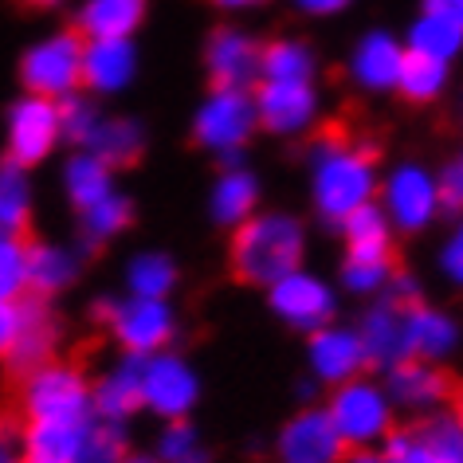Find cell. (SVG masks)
<instances>
[{
  "label": "cell",
  "mask_w": 463,
  "mask_h": 463,
  "mask_svg": "<svg viewBox=\"0 0 463 463\" xmlns=\"http://www.w3.org/2000/svg\"><path fill=\"white\" fill-rule=\"evenodd\" d=\"M377 196V154L357 146L342 122L315 137V208L322 220L342 224L354 208Z\"/></svg>",
  "instance_id": "6da1fadb"
},
{
  "label": "cell",
  "mask_w": 463,
  "mask_h": 463,
  "mask_svg": "<svg viewBox=\"0 0 463 463\" xmlns=\"http://www.w3.org/2000/svg\"><path fill=\"white\" fill-rule=\"evenodd\" d=\"M307 228L287 213H251L232 228V271L251 287H271L287 271L303 268Z\"/></svg>",
  "instance_id": "7a4b0ae2"
},
{
  "label": "cell",
  "mask_w": 463,
  "mask_h": 463,
  "mask_svg": "<svg viewBox=\"0 0 463 463\" xmlns=\"http://www.w3.org/2000/svg\"><path fill=\"white\" fill-rule=\"evenodd\" d=\"M322 409H326L345 451H373L397 428V409H392L385 385L369 373H357L342 385H334L330 397L322 401Z\"/></svg>",
  "instance_id": "3957f363"
},
{
  "label": "cell",
  "mask_w": 463,
  "mask_h": 463,
  "mask_svg": "<svg viewBox=\"0 0 463 463\" xmlns=\"http://www.w3.org/2000/svg\"><path fill=\"white\" fill-rule=\"evenodd\" d=\"M24 420H52V424H87L90 416V377L71 362H43L24 373L20 389Z\"/></svg>",
  "instance_id": "277c9868"
},
{
  "label": "cell",
  "mask_w": 463,
  "mask_h": 463,
  "mask_svg": "<svg viewBox=\"0 0 463 463\" xmlns=\"http://www.w3.org/2000/svg\"><path fill=\"white\" fill-rule=\"evenodd\" d=\"M99 315L126 357H149L157 350H169L173 338H177V310H173L169 298L122 295L107 298Z\"/></svg>",
  "instance_id": "5b68a950"
},
{
  "label": "cell",
  "mask_w": 463,
  "mask_h": 463,
  "mask_svg": "<svg viewBox=\"0 0 463 463\" xmlns=\"http://www.w3.org/2000/svg\"><path fill=\"white\" fill-rule=\"evenodd\" d=\"M137 381H142V412H154L157 420H189L204 392L196 365L173 345L142 357Z\"/></svg>",
  "instance_id": "8992f818"
},
{
  "label": "cell",
  "mask_w": 463,
  "mask_h": 463,
  "mask_svg": "<svg viewBox=\"0 0 463 463\" xmlns=\"http://www.w3.org/2000/svg\"><path fill=\"white\" fill-rule=\"evenodd\" d=\"M377 463H463L459 412L448 404L432 416H420L416 428H392L377 448Z\"/></svg>",
  "instance_id": "52a82bcc"
},
{
  "label": "cell",
  "mask_w": 463,
  "mask_h": 463,
  "mask_svg": "<svg viewBox=\"0 0 463 463\" xmlns=\"http://www.w3.org/2000/svg\"><path fill=\"white\" fill-rule=\"evenodd\" d=\"M83 43H87V36L79 28L36 43V48L24 55V63H20V79H24L28 95L52 99V102L75 95V90L83 87Z\"/></svg>",
  "instance_id": "ba28073f"
},
{
  "label": "cell",
  "mask_w": 463,
  "mask_h": 463,
  "mask_svg": "<svg viewBox=\"0 0 463 463\" xmlns=\"http://www.w3.org/2000/svg\"><path fill=\"white\" fill-rule=\"evenodd\" d=\"M268 307L287 330L315 334L318 326H326L338 315V291L322 275L295 268L268 287Z\"/></svg>",
  "instance_id": "9c48e42d"
},
{
  "label": "cell",
  "mask_w": 463,
  "mask_h": 463,
  "mask_svg": "<svg viewBox=\"0 0 463 463\" xmlns=\"http://www.w3.org/2000/svg\"><path fill=\"white\" fill-rule=\"evenodd\" d=\"M381 385H385L392 409L397 416H432L439 409H448L451 404V385L448 369L444 365H432V362H416V357H404V362L381 369Z\"/></svg>",
  "instance_id": "30bf717a"
},
{
  "label": "cell",
  "mask_w": 463,
  "mask_h": 463,
  "mask_svg": "<svg viewBox=\"0 0 463 463\" xmlns=\"http://www.w3.org/2000/svg\"><path fill=\"white\" fill-rule=\"evenodd\" d=\"M256 126V102H251L248 90H213V99L196 114L193 142L213 149V154L236 157Z\"/></svg>",
  "instance_id": "8fae6325"
},
{
  "label": "cell",
  "mask_w": 463,
  "mask_h": 463,
  "mask_svg": "<svg viewBox=\"0 0 463 463\" xmlns=\"http://www.w3.org/2000/svg\"><path fill=\"white\" fill-rule=\"evenodd\" d=\"M381 213H385L392 232H404V236H416V232L432 228V220L439 216L432 173H424L420 165L392 169L385 189H381Z\"/></svg>",
  "instance_id": "7c38bea8"
},
{
  "label": "cell",
  "mask_w": 463,
  "mask_h": 463,
  "mask_svg": "<svg viewBox=\"0 0 463 463\" xmlns=\"http://www.w3.org/2000/svg\"><path fill=\"white\" fill-rule=\"evenodd\" d=\"M60 137H63L60 134V102L28 95L8 110V154H5V161H13L20 169H32L52 154Z\"/></svg>",
  "instance_id": "4fadbf2b"
},
{
  "label": "cell",
  "mask_w": 463,
  "mask_h": 463,
  "mask_svg": "<svg viewBox=\"0 0 463 463\" xmlns=\"http://www.w3.org/2000/svg\"><path fill=\"white\" fill-rule=\"evenodd\" d=\"M275 456L279 463H342L345 444L334 432L322 404H303L283 420L279 436H275Z\"/></svg>",
  "instance_id": "5bb4252c"
},
{
  "label": "cell",
  "mask_w": 463,
  "mask_h": 463,
  "mask_svg": "<svg viewBox=\"0 0 463 463\" xmlns=\"http://www.w3.org/2000/svg\"><path fill=\"white\" fill-rule=\"evenodd\" d=\"M365 350L362 338H357L354 326H342V322H326L315 334H307V377H315L318 385H342L357 373H365Z\"/></svg>",
  "instance_id": "9a60e30c"
},
{
  "label": "cell",
  "mask_w": 463,
  "mask_h": 463,
  "mask_svg": "<svg viewBox=\"0 0 463 463\" xmlns=\"http://www.w3.org/2000/svg\"><path fill=\"white\" fill-rule=\"evenodd\" d=\"M404 338H409V357L448 365L459 350V322L451 310L432 307L420 298V303L404 307Z\"/></svg>",
  "instance_id": "2e32d148"
},
{
  "label": "cell",
  "mask_w": 463,
  "mask_h": 463,
  "mask_svg": "<svg viewBox=\"0 0 463 463\" xmlns=\"http://www.w3.org/2000/svg\"><path fill=\"white\" fill-rule=\"evenodd\" d=\"M213 90H248L260 79V43L236 28H220L204 52Z\"/></svg>",
  "instance_id": "e0dca14e"
},
{
  "label": "cell",
  "mask_w": 463,
  "mask_h": 463,
  "mask_svg": "<svg viewBox=\"0 0 463 463\" xmlns=\"http://www.w3.org/2000/svg\"><path fill=\"white\" fill-rule=\"evenodd\" d=\"M142 357H118L99 381H90V416L102 424H130L142 412V381H137Z\"/></svg>",
  "instance_id": "ac0fdd59"
},
{
  "label": "cell",
  "mask_w": 463,
  "mask_h": 463,
  "mask_svg": "<svg viewBox=\"0 0 463 463\" xmlns=\"http://www.w3.org/2000/svg\"><path fill=\"white\" fill-rule=\"evenodd\" d=\"M357 338H362L365 362L377 369H389L409 357V338H404V307L377 298L365 307V315L357 318Z\"/></svg>",
  "instance_id": "d6986e66"
},
{
  "label": "cell",
  "mask_w": 463,
  "mask_h": 463,
  "mask_svg": "<svg viewBox=\"0 0 463 463\" xmlns=\"http://www.w3.org/2000/svg\"><path fill=\"white\" fill-rule=\"evenodd\" d=\"M251 102H256V122L271 134H298L315 118L310 83H268V79H260Z\"/></svg>",
  "instance_id": "ffe728a7"
},
{
  "label": "cell",
  "mask_w": 463,
  "mask_h": 463,
  "mask_svg": "<svg viewBox=\"0 0 463 463\" xmlns=\"http://www.w3.org/2000/svg\"><path fill=\"white\" fill-rule=\"evenodd\" d=\"M20 303H24V318H20V334H16L5 362L13 365L16 373H28V369L52 362L55 342H60V326H55L43 298H20Z\"/></svg>",
  "instance_id": "44dd1931"
},
{
  "label": "cell",
  "mask_w": 463,
  "mask_h": 463,
  "mask_svg": "<svg viewBox=\"0 0 463 463\" xmlns=\"http://www.w3.org/2000/svg\"><path fill=\"white\" fill-rule=\"evenodd\" d=\"M79 279V256L71 248L28 240V291L36 298H52Z\"/></svg>",
  "instance_id": "7402d4cb"
},
{
  "label": "cell",
  "mask_w": 463,
  "mask_h": 463,
  "mask_svg": "<svg viewBox=\"0 0 463 463\" xmlns=\"http://www.w3.org/2000/svg\"><path fill=\"white\" fill-rule=\"evenodd\" d=\"M256 204H260V181H256V173H248L240 165H228L220 173L213 184V196H208L213 220L216 224H228V228L244 224V220L256 213Z\"/></svg>",
  "instance_id": "603a6c76"
},
{
  "label": "cell",
  "mask_w": 463,
  "mask_h": 463,
  "mask_svg": "<svg viewBox=\"0 0 463 463\" xmlns=\"http://www.w3.org/2000/svg\"><path fill=\"white\" fill-rule=\"evenodd\" d=\"M90 424V420H87ZM87 424H52V420H24L16 444L24 463H71L79 436Z\"/></svg>",
  "instance_id": "cb8c5ba5"
},
{
  "label": "cell",
  "mask_w": 463,
  "mask_h": 463,
  "mask_svg": "<svg viewBox=\"0 0 463 463\" xmlns=\"http://www.w3.org/2000/svg\"><path fill=\"white\" fill-rule=\"evenodd\" d=\"M134 75L130 40H87L83 43V87L114 90Z\"/></svg>",
  "instance_id": "d4e9b609"
},
{
  "label": "cell",
  "mask_w": 463,
  "mask_h": 463,
  "mask_svg": "<svg viewBox=\"0 0 463 463\" xmlns=\"http://www.w3.org/2000/svg\"><path fill=\"white\" fill-rule=\"evenodd\" d=\"M146 0H87L79 13V32L87 40H130V32L142 24Z\"/></svg>",
  "instance_id": "484cf974"
},
{
  "label": "cell",
  "mask_w": 463,
  "mask_h": 463,
  "mask_svg": "<svg viewBox=\"0 0 463 463\" xmlns=\"http://www.w3.org/2000/svg\"><path fill=\"white\" fill-rule=\"evenodd\" d=\"M397 271L392 251H345L342 260V287L357 298H381Z\"/></svg>",
  "instance_id": "4316f807"
},
{
  "label": "cell",
  "mask_w": 463,
  "mask_h": 463,
  "mask_svg": "<svg viewBox=\"0 0 463 463\" xmlns=\"http://www.w3.org/2000/svg\"><path fill=\"white\" fill-rule=\"evenodd\" d=\"M177 279H181V271H177V263H173V256H165V251H137V256L126 263V295L169 298Z\"/></svg>",
  "instance_id": "83f0119b"
},
{
  "label": "cell",
  "mask_w": 463,
  "mask_h": 463,
  "mask_svg": "<svg viewBox=\"0 0 463 463\" xmlns=\"http://www.w3.org/2000/svg\"><path fill=\"white\" fill-rule=\"evenodd\" d=\"M63 184H67V201L75 204V213H83V208L99 204L102 196L114 193L110 165H102V161H99L95 154H87V149H79V154L67 161Z\"/></svg>",
  "instance_id": "f1b7e54d"
},
{
  "label": "cell",
  "mask_w": 463,
  "mask_h": 463,
  "mask_svg": "<svg viewBox=\"0 0 463 463\" xmlns=\"http://www.w3.org/2000/svg\"><path fill=\"white\" fill-rule=\"evenodd\" d=\"M32 220V184L28 169L0 161V236H24Z\"/></svg>",
  "instance_id": "f546056e"
},
{
  "label": "cell",
  "mask_w": 463,
  "mask_h": 463,
  "mask_svg": "<svg viewBox=\"0 0 463 463\" xmlns=\"http://www.w3.org/2000/svg\"><path fill=\"white\" fill-rule=\"evenodd\" d=\"M87 154H95L102 165H134L142 157V130L134 122H99L87 137Z\"/></svg>",
  "instance_id": "4dcf8cb0"
},
{
  "label": "cell",
  "mask_w": 463,
  "mask_h": 463,
  "mask_svg": "<svg viewBox=\"0 0 463 463\" xmlns=\"http://www.w3.org/2000/svg\"><path fill=\"white\" fill-rule=\"evenodd\" d=\"M444 79H448V63L444 60H432V55L409 48L401 55V71H397V83L392 87H397L409 102H428V99L439 95Z\"/></svg>",
  "instance_id": "1f68e13d"
},
{
  "label": "cell",
  "mask_w": 463,
  "mask_h": 463,
  "mask_svg": "<svg viewBox=\"0 0 463 463\" xmlns=\"http://www.w3.org/2000/svg\"><path fill=\"white\" fill-rule=\"evenodd\" d=\"M315 60L303 43L295 40H275L260 48V79L268 83H310Z\"/></svg>",
  "instance_id": "d6a6232c"
},
{
  "label": "cell",
  "mask_w": 463,
  "mask_h": 463,
  "mask_svg": "<svg viewBox=\"0 0 463 463\" xmlns=\"http://www.w3.org/2000/svg\"><path fill=\"white\" fill-rule=\"evenodd\" d=\"M338 228L345 236V251H392V224L385 220L377 201L354 208Z\"/></svg>",
  "instance_id": "836d02e7"
},
{
  "label": "cell",
  "mask_w": 463,
  "mask_h": 463,
  "mask_svg": "<svg viewBox=\"0 0 463 463\" xmlns=\"http://www.w3.org/2000/svg\"><path fill=\"white\" fill-rule=\"evenodd\" d=\"M130 220H134V204L126 201V196L110 193V196H102L99 204L79 213V228H83L87 244L95 248V244H110L114 236H122V232L130 228Z\"/></svg>",
  "instance_id": "e575fe53"
},
{
  "label": "cell",
  "mask_w": 463,
  "mask_h": 463,
  "mask_svg": "<svg viewBox=\"0 0 463 463\" xmlns=\"http://www.w3.org/2000/svg\"><path fill=\"white\" fill-rule=\"evenodd\" d=\"M401 48L392 43L389 36L373 32L362 48H357V60H354V71L365 87H392L397 83V71H401Z\"/></svg>",
  "instance_id": "d590c367"
},
{
  "label": "cell",
  "mask_w": 463,
  "mask_h": 463,
  "mask_svg": "<svg viewBox=\"0 0 463 463\" xmlns=\"http://www.w3.org/2000/svg\"><path fill=\"white\" fill-rule=\"evenodd\" d=\"M126 451H130V439H126V428L122 424H102V420H90L79 436V448L71 463H122Z\"/></svg>",
  "instance_id": "8d00e7d4"
},
{
  "label": "cell",
  "mask_w": 463,
  "mask_h": 463,
  "mask_svg": "<svg viewBox=\"0 0 463 463\" xmlns=\"http://www.w3.org/2000/svg\"><path fill=\"white\" fill-rule=\"evenodd\" d=\"M154 456L161 463H208L204 444H201V432H196L193 416H189V420H161Z\"/></svg>",
  "instance_id": "74e56055"
},
{
  "label": "cell",
  "mask_w": 463,
  "mask_h": 463,
  "mask_svg": "<svg viewBox=\"0 0 463 463\" xmlns=\"http://www.w3.org/2000/svg\"><path fill=\"white\" fill-rule=\"evenodd\" d=\"M412 52H424L432 60H451L459 52V20H444V16H424L412 28Z\"/></svg>",
  "instance_id": "f35d334b"
},
{
  "label": "cell",
  "mask_w": 463,
  "mask_h": 463,
  "mask_svg": "<svg viewBox=\"0 0 463 463\" xmlns=\"http://www.w3.org/2000/svg\"><path fill=\"white\" fill-rule=\"evenodd\" d=\"M28 295V240L0 236V298Z\"/></svg>",
  "instance_id": "ab89813d"
},
{
  "label": "cell",
  "mask_w": 463,
  "mask_h": 463,
  "mask_svg": "<svg viewBox=\"0 0 463 463\" xmlns=\"http://www.w3.org/2000/svg\"><path fill=\"white\" fill-rule=\"evenodd\" d=\"M432 181H436L439 213H459V204H463V165L459 161H448V169Z\"/></svg>",
  "instance_id": "60d3db41"
},
{
  "label": "cell",
  "mask_w": 463,
  "mask_h": 463,
  "mask_svg": "<svg viewBox=\"0 0 463 463\" xmlns=\"http://www.w3.org/2000/svg\"><path fill=\"white\" fill-rule=\"evenodd\" d=\"M20 318H24V303L20 298H0V357H8V350H13Z\"/></svg>",
  "instance_id": "b9f144b4"
},
{
  "label": "cell",
  "mask_w": 463,
  "mask_h": 463,
  "mask_svg": "<svg viewBox=\"0 0 463 463\" xmlns=\"http://www.w3.org/2000/svg\"><path fill=\"white\" fill-rule=\"evenodd\" d=\"M381 298H389V303H397V307H412V303H420L424 295H420V283H416L409 271H392V279Z\"/></svg>",
  "instance_id": "7bdbcfd3"
},
{
  "label": "cell",
  "mask_w": 463,
  "mask_h": 463,
  "mask_svg": "<svg viewBox=\"0 0 463 463\" xmlns=\"http://www.w3.org/2000/svg\"><path fill=\"white\" fill-rule=\"evenodd\" d=\"M439 271H444L448 283L463 279V236L459 232H451V236L444 240V248H439Z\"/></svg>",
  "instance_id": "ee69618b"
},
{
  "label": "cell",
  "mask_w": 463,
  "mask_h": 463,
  "mask_svg": "<svg viewBox=\"0 0 463 463\" xmlns=\"http://www.w3.org/2000/svg\"><path fill=\"white\" fill-rule=\"evenodd\" d=\"M16 424L0 420V463H24V456H20V444H16Z\"/></svg>",
  "instance_id": "f6af8a7d"
},
{
  "label": "cell",
  "mask_w": 463,
  "mask_h": 463,
  "mask_svg": "<svg viewBox=\"0 0 463 463\" xmlns=\"http://www.w3.org/2000/svg\"><path fill=\"white\" fill-rule=\"evenodd\" d=\"M459 0H424V16H444V20H459Z\"/></svg>",
  "instance_id": "bcb514c9"
},
{
  "label": "cell",
  "mask_w": 463,
  "mask_h": 463,
  "mask_svg": "<svg viewBox=\"0 0 463 463\" xmlns=\"http://www.w3.org/2000/svg\"><path fill=\"white\" fill-rule=\"evenodd\" d=\"M350 0H298V8H307V13H338V8H345Z\"/></svg>",
  "instance_id": "7dc6e473"
},
{
  "label": "cell",
  "mask_w": 463,
  "mask_h": 463,
  "mask_svg": "<svg viewBox=\"0 0 463 463\" xmlns=\"http://www.w3.org/2000/svg\"><path fill=\"white\" fill-rule=\"evenodd\" d=\"M295 392H298V401H303V404H318V381L315 377H303L295 385Z\"/></svg>",
  "instance_id": "c3c4849f"
},
{
  "label": "cell",
  "mask_w": 463,
  "mask_h": 463,
  "mask_svg": "<svg viewBox=\"0 0 463 463\" xmlns=\"http://www.w3.org/2000/svg\"><path fill=\"white\" fill-rule=\"evenodd\" d=\"M342 463H377V448L373 451H345Z\"/></svg>",
  "instance_id": "681fc988"
},
{
  "label": "cell",
  "mask_w": 463,
  "mask_h": 463,
  "mask_svg": "<svg viewBox=\"0 0 463 463\" xmlns=\"http://www.w3.org/2000/svg\"><path fill=\"white\" fill-rule=\"evenodd\" d=\"M122 463H161L154 451H126V459Z\"/></svg>",
  "instance_id": "f907efd6"
},
{
  "label": "cell",
  "mask_w": 463,
  "mask_h": 463,
  "mask_svg": "<svg viewBox=\"0 0 463 463\" xmlns=\"http://www.w3.org/2000/svg\"><path fill=\"white\" fill-rule=\"evenodd\" d=\"M208 5H220V8H248V5H263V0H208Z\"/></svg>",
  "instance_id": "816d5d0a"
},
{
  "label": "cell",
  "mask_w": 463,
  "mask_h": 463,
  "mask_svg": "<svg viewBox=\"0 0 463 463\" xmlns=\"http://www.w3.org/2000/svg\"><path fill=\"white\" fill-rule=\"evenodd\" d=\"M20 5H24V8H55L60 0H20Z\"/></svg>",
  "instance_id": "f5cc1de1"
}]
</instances>
